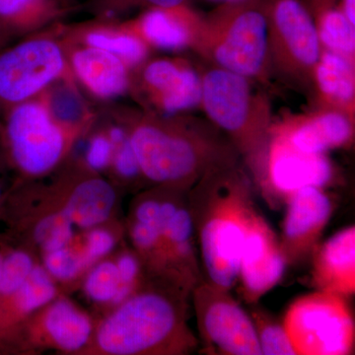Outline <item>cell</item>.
<instances>
[{
    "label": "cell",
    "instance_id": "83f0119b",
    "mask_svg": "<svg viewBox=\"0 0 355 355\" xmlns=\"http://www.w3.org/2000/svg\"><path fill=\"white\" fill-rule=\"evenodd\" d=\"M37 261L32 252L24 245H7L0 272V298L13 294L29 277Z\"/></svg>",
    "mask_w": 355,
    "mask_h": 355
},
{
    "label": "cell",
    "instance_id": "277c9868",
    "mask_svg": "<svg viewBox=\"0 0 355 355\" xmlns=\"http://www.w3.org/2000/svg\"><path fill=\"white\" fill-rule=\"evenodd\" d=\"M200 105L210 123L228 137L246 161L254 184L266 198L272 125L265 97L254 92L247 77L216 67L202 77Z\"/></svg>",
    "mask_w": 355,
    "mask_h": 355
},
{
    "label": "cell",
    "instance_id": "9a60e30c",
    "mask_svg": "<svg viewBox=\"0 0 355 355\" xmlns=\"http://www.w3.org/2000/svg\"><path fill=\"white\" fill-rule=\"evenodd\" d=\"M162 189L161 236L173 272L193 291L202 280V268L195 247V226L189 205L188 193Z\"/></svg>",
    "mask_w": 355,
    "mask_h": 355
},
{
    "label": "cell",
    "instance_id": "cb8c5ba5",
    "mask_svg": "<svg viewBox=\"0 0 355 355\" xmlns=\"http://www.w3.org/2000/svg\"><path fill=\"white\" fill-rule=\"evenodd\" d=\"M79 32L81 44L108 51L121 58L130 69L144 64L148 57V44L127 25L89 26Z\"/></svg>",
    "mask_w": 355,
    "mask_h": 355
},
{
    "label": "cell",
    "instance_id": "f1b7e54d",
    "mask_svg": "<svg viewBox=\"0 0 355 355\" xmlns=\"http://www.w3.org/2000/svg\"><path fill=\"white\" fill-rule=\"evenodd\" d=\"M251 318L256 329L261 354H296L284 324L277 323L261 311H254Z\"/></svg>",
    "mask_w": 355,
    "mask_h": 355
},
{
    "label": "cell",
    "instance_id": "44dd1931",
    "mask_svg": "<svg viewBox=\"0 0 355 355\" xmlns=\"http://www.w3.org/2000/svg\"><path fill=\"white\" fill-rule=\"evenodd\" d=\"M291 146L302 153L324 154L330 149L349 144L354 137V119L349 114L328 110L273 130Z\"/></svg>",
    "mask_w": 355,
    "mask_h": 355
},
{
    "label": "cell",
    "instance_id": "ab89813d",
    "mask_svg": "<svg viewBox=\"0 0 355 355\" xmlns=\"http://www.w3.org/2000/svg\"><path fill=\"white\" fill-rule=\"evenodd\" d=\"M212 1H218L223 3V2H231V1H237V0H212Z\"/></svg>",
    "mask_w": 355,
    "mask_h": 355
},
{
    "label": "cell",
    "instance_id": "d6986e66",
    "mask_svg": "<svg viewBox=\"0 0 355 355\" xmlns=\"http://www.w3.org/2000/svg\"><path fill=\"white\" fill-rule=\"evenodd\" d=\"M313 256L312 284L317 291L343 297L355 292V227L342 229L316 247Z\"/></svg>",
    "mask_w": 355,
    "mask_h": 355
},
{
    "label": "cell",
    "instance_id": "4316f807",
    "mask_svg": "<svg viewBox=\"0 0 355 355\" xmlns=\"http://www.w3.org/2000/svg\"><path fill=\"white\" fill-rule=\"evenodd\" d=\"M318 35L320 43L327 50L354 60L355 51V26L338 8L326 9L317 13Z\"/></svg>",
    "mask_w": 355,
    "mask_h": 355
},
{
    "label": "cell",
    "instance_id": "9c48e42d",
    "mask_svg": "<svg viewBox=\"0 0 355 355\" xmlns=\"http://www.w3.org/2000/svg\"><path fill=\"white\" fill-rule=\"evenodd\" d=\"M268 62L287 79L314 83L321 57L316 24L300 0H266Z\"/></svg>",
    "mask_w": 355,
    "mask_h": 355
},
{
    "label": "cell",
    "instance_id": "ffe728a7",
    "mask_svg": "<svg viewBox=\"0 0 355 355\" xmlns=\"http://www.w3.org/2000/svg\"><path fill=\"white\" fill-rule=\"evenodd\" d=\"M202 16L188 6L151 8L128 24L149 46L181 51L193 46Z\"/></svg>",
    "mask_w": 355,
    "mask_h": 355
},
{
    "label": "cell",
    "instance_id": "484cf974",
    "mask_svg": "<svg viewBox=\"0 0 355 355\" xmlns=\"http://www.w3.org/2000/svg\"><path fill=\"white\" fill-rule=\"evenodd\" d=\"M83 289L93 302L116 307L139 288L123 284L116 261L105 258L89 268Z\"/></svg>",
    "mask_w": 355,
    "mask_h": 355
},
{
    "label": "cell",
    "instance_id": "8fae6325",
    "mask_svg": "<svg viewBox=\"0 0 355 355\" xmlns=\"http://www.w3.org/2000/svg\"><path fill=\"white\" fill-rule=\"evenodd\" d=\"M94 330L87 313L69 299L58 296L7 334L0 345L7 352L31 349L35 345L73 354L86 349Z\"/></svg>",
    "mask_w": 355,
    "mask_h": 355
},
{
    "label": "cell",
    "instance_id": "e575fe53",
    "mask_svg": "<svg viewBox=\"0 0 355 355\" xmlns=\"http://www.w3.org/2000/svg\"><path fill=\"white\" fill-rule=\"evenodd\" d=\"M338 8L345 14L349 22L355 26V0H340Z\"/></svg>",
    "mask_w": 355,
    "mask_h": 355
},
{
    "label": "cell",
    "instance_id": "4dcf8cb0",
    "mask_svg": "<svg viewBox=\"0 0 355 355\" xmlns=\"http://www.w3.org/2000/svg\"><path fill=\"white\" fill-rule=\"evenodd\" d=\"M118 236L105 224L86 230L81 240V253L87 270L107 258L116 247Z\"/></svg>",
    "mask_w": 355,
    "mask_h": 355
},
{
    "label": "cell",
    "instance_id": "2e32d148",
    "mask_svg": "<svg viewBox=\"0 0 355 355\" xmlns=\"http://www.w3.org/2000/svg\"><path fill=\"white\" fill-rule=\"evenodd\" d=\"M140 81L162 116L190 111L202 102V76L184 60H151L142 67Z\"/></svg>",
    "mask_w": 355,
    "mask_h": 355
},
{
    "label": "cell",
    "instance_id": "d4e9b609",
    "mask_svg": "<svg viewBox=\"0 0 355 355\" xmlns=\"http://www.w3.org/2000/svg\"><path fill=\"white\" fill-rule=\"evenodd\" d=\"M65 10L60 0H0V23L11 35L29 32L58 19Z\"/></svg>",
    "mask_w": 355,
    "mask_h": 355
},
{
    "label": "cell",
    "instance_id": "74e56055",
    "mask_svg": "<svg viewBox=\"0 0 355 355\" xmlns=\"http://www.w3.org/2000/svg\"><path fill=\"white\" fill-rule=\"evenodd\" d=\"M7 245H8V240L0 239V272H1L2 261L6 254Z\"/></svg>",
    "mask_w": 355,
    "mask_h": 355
},
{
    "label": "cell",
    "instance_id": "60d3db41",
    "mask_svg": "<svg viewBox=\"0 0 355 355\" xmlns=\"http://www.w3.org/2000/svg\"><path fill=\"white\" fill-rule=\"evenodd\" d=\"M4 352H6V349L0 345V354H4Z\"/></svg>",
    "mask_w": 355,
    "mask_h": 355
},
{
    "label": "cell",
    "instance_id": "8992f818",
    "mask_svg": "<svg viewBox=\"0 0 355 355\" xmlns=\"http://www.w3.org/2000/svg\"><path fill=\"white\" fill-rule=\"evenodd\" d=\"M2 162L23 180L50 174L69 153L77 132L58 123L41 95L3 112Z\"/></svg>",
    "mask_w": 355,
    "mask_h": 355
},
{
    "label": "cell",
    "instance_id": "1f68e13d",
    "mask_svg": "<svg viewBox=\"0 0 355 355\" xmlns=\"http://www.w3.org/2000/svg\"><path fill=\"white\" fill-rule=\"evenodd\" d=\"M111 166L114 175L125 183H135L144 178L130 137L114 147Z\"/></svg>",
    "mask_w": 355,
    "mask_h": 355
},
{
    "label": "cell",
    "instance_id": "8d00e7d4",
    "mask_svg": "<svg viewBox=\"0 0 355 355\" xmlns=\"http://www.w3.org/2000/svg\"><path fill=\"white\" fill-rule=\"evenodd\" d=\"M11 36H12V35L10 34V32L0 23V50L6 46L7 42L9 41Z\"/></svg>",
    "mask_w": 355,
    "mask_h": 355
},
{
    "label": "cell",
    "instance_id": "7a4b0ae2",
    "mask_svg": "<svg viewBox=\"0 0 355 355\" xmlns=\"http://www.w3.org/2000/svg\"><path fill=\"white\" fill-rule=\"evenodd\" d=\"M144 179L189 191L203 177L237 166L232 142L211 123L175 116H146L128 130Z\"/></svg>",
    "mask_w": 355,
    "mask_h": 355
},
{
    "label": "cell",
    "instance_id": "ac0fdd59",
    "mask_svg": "<svg viewBox=\"0 0 355 355\" xmlns=\"http://www.w3.org/2000/svg\"><path fill=\"white\" fill-rule=\"evenodd\" d=\"M67 58L71 73L98 99H116L130 88V67L108 51L81 44Z\"/></svg>",
    "mask_w": 355,
    "mask_h": 355
},
{
    "label": "cell",
    "instance_id": "52a82bcc",
    "mask_svg": "<svg viewBox=\"0 0 355 355\" xmlns=\"http://www.w3.org/2000/svg\"><path fill=\"white\" fill-rule=\"evenodd\" d=\"M296 355H347L354 352V321L347 297L317 291L299 297L284 320Z\"/></svg>",
    "mask_w": 355,
    "mask_h": 355
},
{
    "label": "cell",
    "instance_id": "e0dca14e",
    "mask_svg": "<svg viewBox=\"0 0 355 355\" xmlns=\"http://www.w3.org/2000/svg\"><path fill=\"white\" fill-rule=\"evenodd\" d=\"M53 207L62 212L77 229L86 231L107 223L118 202L116 189L97 173L79 178L65 186Z\"/></svg>",
    "mask_w": 355,
    "mask_h": 355
},
{
    "label": "cell",
    "instance_id": "7bdbcfd3",
    "mask_svg": "<svg viewBox=\"0 0 355 355\" xmlns=\"http://www.w3.org/2000/svg\"><path fill=\"white\" fill-rule=\"evenodd\" d=\"M60 1H62V3L65 4V1H67V0H60Z\"/></svg>",
    "mask_w": 355,
    "mask_h": 355
},
{
    "label": "cell",
    "instance_id": "7c38bea8",
    "mask_svg": "<svg viewBox=\"0 0 355 355\" xmlns=\"http://www.w3.org/2000/svg\"><path fill=\"white\" fill-rule=\"evenodd\" d=\"M286 266L279 238L254 209L245 227L238 272L245 300L257 302L272 291L284 277Z\"/></svg>",
    "mask_w": 355,
    "mask_h": 355
},
{
    "label": "cell",
    "instance_id": "7402d4cb",
    "mask_svg": "<svg viewBox=\"0 0 355 355\" xmlns=\"http://www.w3.org/2000/svg\"><path fill=\"white\" fill-rule=\"evenodd\" d=\"M58 296L57 282L42 263H37L17 291L0 298V340Z\"/></svg>",
    "mask_w": 355,
    "mask_h": 355
},
{
    "label": "cell",
    "instance_id": "5b68a950",
    "mask_svg": "<svg viewBox=\"0 0 355 355\" xmlns=\"http://www.w3.org/2000/svg\"><path fill=\"white\" fill-rule=\"evenodd\" d=\"M266 0L223 2L200 17L191 48L216 67L247 78L268 73V23Z\"/></svg>",
    "mask_w": 355,
    "mask_h": 355
},
{
    "label": "cell",
    "instance_id": "4fadbf2b",
    "mask_svg": "<svg viewBox=\"0 0 355 355\" xmlns=\"http://www.w3.org/2000/svg\"><path fill=\"white\" fill-rule=\"evenodd\" d=\"M333 168L324 154L302 153L294 148L280 133L272 130L266 166V200L272 207L286 202L294 191L330 184Z\"/></svg>",
    "mask_w": 355,
    "mask_h": 355
},
{
    "label": "cell",
    "instance_id": "d590c367",
    "mask_svg": "<svg viewBox=\"0 0 355 355\" xmlns=\"http://www.w3.org/2000/svg\"><path fill=\"white\" fill-rule=\"evenodd\" d=\"M311 6L315 13L321 12L326 9L333 8L336 6V0H310Z\"/></svg>",
    "mask_w": 355,
    "mask_h": 355
},
{
    "label": "cell",
    "instance_id": "3957f363",
    "mask_svg": "<svg viewBox=\"0 0 355 355\" xmlns=\"http://www.w3.org/2000/svg\"><path fill=\"white\" fill-rule=\"evenodd\" d=\"M188 198L207 282L230 291L238 280L245 227L256 209L249 179L237 166L211 173Z\"/></svg>",
    "mask_w": 355,
    "mask_h": 355
},
{
    "label": "cell",
    "instance_id": "ba28073f",
    "mask_svg": "<svg viewBox=\"0 0 355 355\" xmlns=\"http://www.w3.org/2000/svg\"><path fill=\"white\" fill-rule=\"evenodd\" d=\"M64 46L50 35L23 40L0 50V112L43 94L69 76Z\"/></svg>",
    "mask_w": 355,
    "mask_h": 355
},
{
    "label": "cell",
    "instance_id": "b9f144b4",
    "mask_svg": "<svg viewBox=\"0 0 355 355\" xmlns=\"http://www.w3.org/2000/svg\"><path fill=\"white\" fill-rule=\"evenodd\" d=\"M0 133H1V120H0ZM2 158H1V151H0V162H1Z\"/></svg>",
    "mask_w": 355,
    "mask_h": 355
},
{
    "label": "cell",
    "instance_id": "f546056e",
    "mask_svg": "<svg viewBox=\"0 0 355 355\" xmlns=\"http://www.w3.org/2000/svg\"><path fill=\"white\" fill-rule=\"evenodd\" d=\"M42 265L57 282H73L88 270L76 245L43 254Z\"/></svg>",
    "mask_w": 355,
    "mask_h": 355
},
{
    "label": "cell",
    "instance_id": "d6a6232c",
    "mask_svg": "<svg viewBox=\"0 0 355 355\" xmlns=\"http://www.w3.org/2000/svg\"><path fill=\"white\" fill-rule=\"evenodd\" d=\"M114 147L105 133H98L89 140L85 162L89 171L99 173L108 169L113 159Z\"/></svg>",
    "mask_w": 355,
    "mask_h": 355
},
{
    "label": "cell",
    "instance_id": "603a6c76",
    "mask_svg": "<svg viewBox=\"0 0 355 355\" xmlns=\"http://www.w3.org/2000/svg\"><path fill=\"white\" fill-rule=\"evenodd\" d=\"M314 83L317 84L320 97L329 110H336L352 116L354 108V62L349 58L324 51L316 65Z\"/></svg>",
    "mask_w": 355,
    "mask_h": 355
},
{
    "label": "cell",
    "instance_id": "6da1fadb",
    "mask_svg": "<svg viewBox=\"0 0 355 355\" xmlns=\"http://www.w3.org/2000/svg\"><path fill=\"white\" fill-rule=\"evenodd\" d=\"M191 295L175 282L147 277L98 324L86 349L105 355L191 354L200 343L188 324Z\"/></svg>",
    "mask_w": 355,
    "mask_h": 355
},
{
    "label": "cell",
    "instance_id": "30bf717a",
    "mask_svg": "<svg viewBox=\"0 0 355 355\" xmlns=\"http://www.w3.org/2000/svg\"><path fill=\"white\" fill-rule=\"evenodd\" d=\"M229 291L202 279L191 292L198 331L207 352L261 355L252 318Z\"/></svg>",
    "mask_w": 355,
    "mask_h": 355
},
{
    "label": "cell",
    "instance_id": "5bb4252c",
    "mask_svg": "<svg viewBox=\"0 0 355 355\" xmlns=\"http://www.w3.org/2000/svg\"><path fill=\"white\" fill-rule=\"evenodd\" d=\"M286 211L279 243L287 265L314 252L330 220L333 205L322 188L306 187L286 200Z\"/></svg>",
    "mask_w": 355,
    "mask_h": 355
},
{
    "label": "cell",
    "instance_id": "f35d334b",
    "mask_svg": "<svg viewBox=\"0 0 355 355\" xmlns=\"http://www.w3.org/2000/svg\"><path fill=\"white\" fill-rule=\"evenodd\" d=\"M7 191L4 190L3 186L0 183V216H1L2 209H3L4 200H6Z\"/></svg>",
    "mask_w": 355,
    "mask_h": 355
},
{
    "label": "cell",
    "instance_id": "836d02e7",
    "mask_svg": "<svg viewBox=\"0 0 355 355\" xmlns=\"http://www.w3.org/2000/svg\"><path fill=\"white\" fill-rule=\"evenodd\" d=\"M188 0H94L96 10L105 15L128 10L132 7H146V8L168 9L186 6Z\"/></svg>",
    "mask_w": 355,
    "mask_h": 355
}]
</instances>
